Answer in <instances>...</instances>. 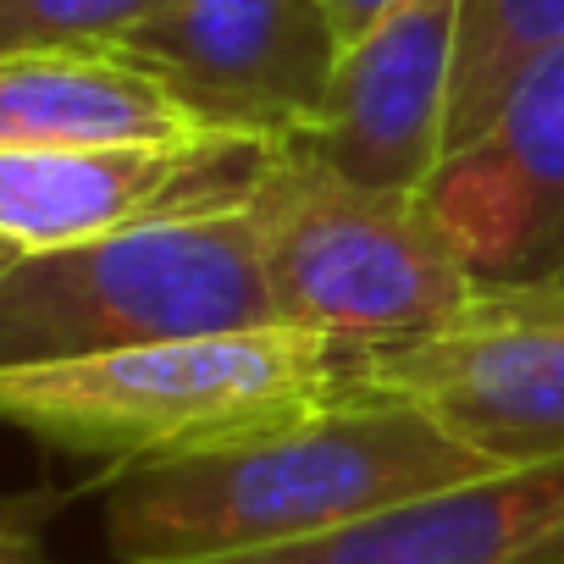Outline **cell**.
Wrapping results in <instances>:
<instances>
[{
	"instance_id": "7",
	"label": "cell",
	"mask_w": 564,
	"mask_h": 564,
	"mask_svg": "<svg viewBox=\"0 0 564 564\" xmlns=\"http://www.w3.org/2000/svg\"><path fill=\"white\" fill-rule=\"evenodd\" d=\"M421 199L481 289L564 282V40L443 155Z\"/></svg>"
},
{
	"instance_id": "10",
	"label": "cell",
	"mask_w": 564,
	"mask_h": 564,
	"mask_svg": "<svg viewBox=\"0 0 564 564\" xmlns=\"http://www.w3.org/2000/svg\"><path fill=\"white\" fill-rule=\"evenodd\" d=\"M177 564H564V459L509 470L327 536Z\"/></svg>"
},
{
	"instance_id": "2",
	"label": "cell",
	"mask_w": 564,
	"mask_h": 564,
	"mask_svg": "<svg viewBox=\"0 0 564 564\" xmlns=\"http://www.w3.org/2000/svg\"><path fill=\"white\" fill-rule=\"evenodd\" d=\"M366 388V355L294 327L0 366V426L117 470L172 465L276 432Z\"/></svg>"
},
{
	"instance_id": "9",
	"label": "cell",
	"mask_w": 564,
	"mask_h": 564,
	"mask_svg": "<svg viewBox=\"0 0 564 564\" xmlns=\"http://www.w3.org/2000/svg\"><path fill=\"white\" fill-rule=\"evenodd\" d=\"M454 73L459 0H399L344 45L327 106L294 150L349 183L421 194L448 155Z\"/></svg>"
},
{
	"instance_id": "8",
	"label": "cell",
	"mask_w": 564,
	"mask_h": 564,
	"mask_svg": "<svg viewBox=\"0 0 564 564\" xmlns=\"http://www.w3.org/2000/svg\"><path fill=\"white\" fill-rule=\"evenodd\" d=\"M271 144L194 133L161 144L0 150V232L40 249L249 205Z\"/></svg>"
},
{
	"instance_id": "15",
	"label": "cell",
	"mask_w": 564,
	"mask_h": 564,
	"mask_svg": "<svg viewBox=\"0 0 564 564\" xmlns=\"http://www.w3.org/2000/svg\"><path fill=\"white\" fill-rule=\"evenodd\" d=\"M322 7L333 12V29H338V40L349 45V40H360L371 23H382L399 0H322Z\"/></svg>"
},
{
	"instance_id": "3",
	"label": "cell",
	"mask_w": 564,
	"mask_h": 564,
	"mask_svg": "<svg viewBox=\"0 0 564 564\" xmlns=\"http://www.w3.org/2000/svg\"><path fill=\"white\" fill-rule=\"evenodd\" d=\"M276 327L366 355L410 349L454 322L481 282L421 194L366 188L276 144L249 194Z\"/></svg>"
},
{
	"instance_id": "1",
	"label": "cell",
	"mask_w": 564,
	"mask_h": 564,
	"mask_svg": "<svg viewBox=\"0 0 564 564\" xmlns=\"http://www.w3.org/2000/svg\"><path fill=\"white\" fill-rule=\"evenodd\" d=\"M509 476L432 410L355 388L316 415L172 465L117 470L106 492L111 564H177L327 536Z\"/></svg>"
},
{
	"instance_id": "4",
	"label": "cell",
	"mask_w": 564,
	"mask_h": 564,
	"mask_svg": "<svg viewBox=\"0 0 564 564\" xmlns=\"http://www.w3.org/2000/svg\"><path fill=\"white\" fill-rule=\"evenodd\" d=\"M276 327L249 210L172 216L23 254L0 282V366Z\"/></svg>"
},
{
	"instance_id": "12",
	"label": "cell",
	"mask_w": 564,
	"mask_h": 564,
	"mask_svg": "<svg viewBox=\"0 0 564 564\" xmlns=\"http://www.w3.org/2000/svg\"><path fill=\"white\" fill-rule=\"evenodd\" d=\"M564 40V0H459V73L448 111V150L465 144L503 89Z\"/></svg>"
},
{
	"instance_id": "11",
	"label": "cell",
	"mask_w": 564,
	"mask_h": 564,
	"mask_svg": "<svg viewBox=\"0 0 564 564\" xmlns=\"http://www.w3.org/2000/svg\"><path fill=\"white\" fill-rule=\"evenodd\" d=\"M199 128L117 51H0V150L161 144Z\"/></svg>"
},
{
	"instance_id": "13",
	"label": "cell",
	"mask_w": 564,
	"mask_h": 564,
	"mask_svg": "<svg viewBox=\"0 0 564 564\" xmlns=\"http://www.w3.org/2000/svg\"><path fill=\"white\" fill-rule=\"evenodd\" d=\"M166 0H0V51H117Z\"/></svg>"
},
{
	"instance_id": "5",
	"label": "cell",
	"mask_w": 564,
	"mask_h": 564,
	"mask_svg": "<svg viewBox=\"0 0 564 564\" xmlns=\"http://www.w3.org/2000/svg\"><path fill=\"white\" fill-rule=\"evenodd\" d=\"M117 56L144 67L199 133L276 150L316 128L344 40L322 0H166Z\"/></svg>"
},
{
	"instance_id": "14",
	"label": "cell",
	"mask_w": 564,
	"mask_h": 564,
	"mask_svg": "<svg viewBox=\"0 0 564 564\" xmlns=\"http://www.w3.org/2000/svg\"><path fill=\"white\" fill-rule=\"evenodd\" d=\"M51 514H56L51 492H18V498L0 492V564H56L45 542Z\"/></svg>"
},
{
	"instance_id": "6",
	"label": "cell",
	"mask_w": 564,
	"mask_h": 564,
	"mask_svg": "<svg viewBox=\"0 0 564 564\" xmlns=\"http://www.w3.org/2000/svg\"><path fill=\"white\" fill-rule=\"evenodd\" d=\"M366 388L432 410L498 470L564 459V282L476 289L432 338L377 355Z\"/></svg>"
},
{
	"instance_id": "16",
	"label": "cell",
	"mask_w": 564,
	"mask_h": 564,
	"mask_svg": "<svg viewBox=\"0 0 564 564\" xmlns=\"http://www.w3.org/2000/svg\"><path fill=\"white\" fill-rule=\"evenodd\" d=\"M23 254H29V249H23V243H12V238H7V232H0V282H7V276H12V271H18V265H23Z\"/></svg>"
}]
</instances>
